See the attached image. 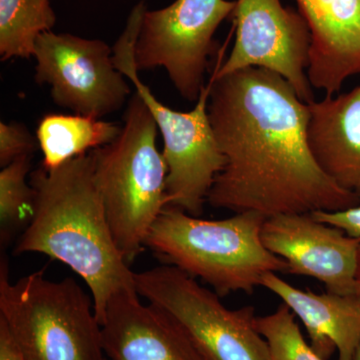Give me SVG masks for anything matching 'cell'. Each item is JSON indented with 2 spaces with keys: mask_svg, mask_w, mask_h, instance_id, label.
I'll list each match as a JSON object with an SVG mask.
<instances>
[{
  "mask_svg": "<svg viewBox=\"0 0 360 360\" xmlns=\"http://www.w3.org/2000/svg\"><path fill=\"white\" fill-rule=\"evenodd\" d=\"M208 115L225 158L207 201L265 217L360 205L322 172L307 141L309 103L283 77L250 68L210 79Z\"/></svg>",
  "mask_w": 360,
  "mask_h": 360,
  "instance_id": "1",
  "label": "cell"
},
{
  "mask_svg": "<svg viewBox=\"0 0 360 360\" xmlns=\"http://www.w3.org/2000/svg\"><path fill=\"white\" fill-rule=\"evenodd\" d=\"M30 182L34 213L14 253H41L70 266L89 286L101 323L111 296L136 288L106 219L91 151L53 169L41 165Z\"/></svg>",
  "mask_w": 360,
  "mask_h": 360,
  "instance_id": "2",
  "label": "cell"
},
{
  "mask_svg": "<svg viewBox=\"0 0 360 360\" xmlns=\"http://www.w3.org/2000/svg\"><path fill=\"white\" fill-rule=\"evenodd\" d=\"M265 219L255 212L202 219L167 206L149 232L146 246L168 264L200 277L220 297L236 291L252 293L265 274H288L285 260L262 243Z\"/></svg>",
  "mask_w": 360,
  "mask_h": 360,
  "instance_id": "3",
  "label": "cell"
},
{
  "mask_svg": "<svg viewBox=\"0 0 360 360\" xmlns=\"http://www.w3.org/2000/svg\"><path fill=\"white\" fill-rule=\"evenodd\" d=\"M158 125L135 92L115 141L91 151L94 176L118 250L130 265L146 248L167 206V161L156 146Z\"/></svg>",
  "mask_w": 360,
  "mask_h": 360,
  "instance_id": "4",
  "label": "cell"
},
{
  "mask_svg": "<svg viewBox=\"0 0 360 360\" xmlns=\"http://www.w3.org/2000/svg\"><path fill=\"white\" fill-rule=\"evenodd\" d=\"M0 321L27 360H108L94 300L71 277L37 271L11 283L2 262Z\"/></svg>",
  "mask_w": 360,
  "mask_h": 360,
  "instance_id": "5",
  "label": "cell"
},
{
  "mask_svg": "<svg viewBox=\"0 0 360 360\" xmlns=\"http://www.w3.org/2000/svg\"><path fill=\"white\" fill-rule=\"evenodd\" d=\"M148 6L141 1L130 11L124 30L113 46L115 68L134 85L162 135L167 161V205L198 217L225 158L215 139L210 115V82L201 90L193 110L181 112L160 103L141 82L135 63V44Z\"/></svg>",
  "mask_w": 360,
  "mask_h": 360,
  "instance_id": "6",
  "label": "cell"
},
{
  "mask_svg": "<svg viewBox=\"0 0 360 360\" xmlns=\"http://www.w3.org/2000/svg\"><path fill=\"white\" fill-rule=\"evenodd\" d=\"M139 295L167 314L203 360H271L255 309H229L220 296L174 265L135 274Z\"/></svg>",
  "mask_w": 360,
  "mask_h": 360,
  "instance_id": "7",
  "label": "cell"
},
{
  "mask_svg": "<svg viewBox=\"0 0 360 360\" xmlns=\"http://www.w3.org/2000/svg\"><path fill=\"white\" fill-rule=\"evenodd\" d=\"M236 6L231 0H175L146 9L135 44L137 70L165 68L180 96L198 101L210 59L220 51L215 32Z\"/></svg>",
  "mask_w": 360,
  "mask_h": 360,
  "instance_id": "8",
  "label": "cell"
},
{
  "mask_svg": "<svg viewBox=\"0 0 360 360\" xmlns=\"http://www.w3.org/2000/svg\"><path fill=\"white\" fill-rule=\"evenodd\" d=\"M35 82L51 86L53 103L75 115L103 118L129 103L131 89L101 39L45 32L35 42Z\"/></svg>",
  "mask_w": 360,
  "mask_h": 360,
  "instance_id": "9",
  "label": "cell"
},
{
  "mask_svg": "<svg viewBox=\"0 0 360 360\" xmlns=\"http://www.w3.org/2000/svg\"><path fill=\"white\" fill-rule=\"evenodd\" d=\"M236 2V42L224 63V49L219 52L212 77L250 68H264L288 80L303 103L314 101L307 77L311 33L300 11L283 6L281 0Z\"/></svg>",
  "mask_w": 360,
  "mask_h": 360,
  "instance_id": "10",
  "label": "cell"
},
{
  "mask_svg": "<svg viewBox=\"0 0 360 360\" xmlns=\"http://www.w3.org/2000/svg\"><path fill=\"white\" fill-rule=\"evenodd\" d=\"M262 240L285 260L288 274L314 277L328 292L354 295L360 239L319 221L311 213H290L266 217Z\"/></svg>",
  "mask_w": 360,
  "mask_h": 360,
  "instance_id": "11",
  "label": "cell"
},
{
  "mask_svg": "<svg viewBox=\"0 0 360 360\" xmlns=\"http://www.w3.org/2000/svg\"><path fill=\"white\" fill-rule=\"evenodd\" d=\"M124 288L106 303L101 319L104 354L110 360H203L186 333L155 305Z\"/></svg>",
  "mask_w": 360,
  "mask_h": 360,
  "instance_id": "12",
  "label": "cell"
},
{
  "mask_svg": "<svg viewBox=\"0 0 360 360\" xmlns=\"http://www.w3.org/2000/svg\"><path fill=\"white\" fill-rule=\"evenodd\" d=\"M311 33L307 77L335 96L360 75V0H296Z\"/></svg>",
  "mask_w": 360,
  "mask_h": 360,
  "instance_id": "13",
  "label": "cell"
},
{
  "mask_svg": "<svg viewBox=\"0 0 360 360\" xmlns=\"http://www.w3.org/2000/svg\"><path fill=\"white\" fill-rule=\"evenodd\" d=\"M264 286L278 296L302 321L310 347L328 360L338 352V360H352L360 342V302L355 295L315 293L302 290L269 272L262 276Z\"/></svg>",
  "mask_w": 360,
  "mask_h": 360,
  "instance_id": "14",
  "label": "cell"
},
{
  "mask_svg": "<svg viewBox=\"0 0 360 360\" xmlns=\"http://www.w3.org/2000/svg\"><path fill=\"white\" fill-rule=\"evenodd\" d=\"M309 105L307 141L315 161L338 186L360 193V84Z\"/></svg>",
  "mask_w": 360,
  "mask_h": 360,
  "instance_id": "15",
  "label": "cell"
},
{
  "mask_svg": "<svg viewBox=\"0 0 360 360\" xmlns=\"http://www.w3.org/2000/svg\"><path fill=\"white\" fill-rule=\"evenodd\" d=\"M122 125L101 118L79 115L49 113L39 120L37 144L44 155L42 167L46 169L60 167L87 151L103 148L115 141Z\"/></svg>",
  "mask_w": 360,
  "mask_h": 360,
  "instance_id": "16",
  "label": "cell"
},
{
  "mask_svg": "<svg viewBox=\"0 0 360 360\" xmlns=\"http://www.w3.org/2000/svg\"><path fill=\"white\" fill-rule=\"evenodd\" d=\"M56 22L51 0H0L1 61L32 58L37 39Z\"/></svg>",
  "mask_w": 360,
  "mask_h": 360,
  "instance_id": "17",
  "label": "cell"
},
{
  "mask_svg": "<svg viewBox=\"0 0 360 360\" xmlns=\"http://www.w3.org/2000/svg\"><path fill=\"white\" fill-rule=\"evenodd\" d=\"M32 155L21 156L0 172V241L7 245L30 225L34 213L35 191L28 184Z\"/></svg>",
  "mask_w": 360,
  "mask_h": 360,
  "instance_id": "18",
  "label": "cell"
},
{
  "mask_svg": "<svg viewBox=\"0 0 360 360\" xmlns=\"http://www.w3.org/2000/svg\"><path fill=\"white\" fill-rule=\"evenodd\" d=\"M255 328L269 345L271 360H326L307 342L295 315L285 303L265 316H257Z\"/></svg>",
  "mask_w": 360,
  "mask_h": 360,
  "instance_id": "19",
  "label": "cell"
},
{
  "mask_svg": "<svg viewBox=\"0 0 360 360\" xmlns=\"http://www.w3.org/2000/svg\"><path fill=\"white\" fill-rule=\"evenodd\" d=\"M37 141L22 123L0 122V167H6L21 156L32 155Z\"/></svg>",
  "mask_w": 360,
  "mask_h": 360,
  "instance_id": "20",
  "label": "cell"
},
{
  "mask_svg": "<svg viewBox=\"0 0 360 360\" xmlns=\"http://www.w3.org/2000/svg\"><path fill=\"white\" fill-rule=\"evenodd\" d=\"M319 221L338 227L352 238L360 239V205L338 212H311Z\"/></svg>",
  "mask_w": 360,
  "mask_h": 360,
  "instance_id": "21",
  "label": "cell"
},
{
  "mask_svg": "<svg viewBox=\"0 0 360 360\" xmlns=\"http://www.w3.org/2000/svg\"><path fill=\"white\" fill-rule=\"evenodd\" d=\"M0 360H27L2 321H0Z\"/></svg>",
  "mask_w": 360,
  "mask_h": 360,
  "instance_id": "22",
  "label": "cell"
},
{
  "mask_svg": "<svg viewBox=\"0 0 360 360\" xmlns=\"http://www.w3.org/2000/svg\"><path fill=\"white\" fill-rule=\"evenodd\" d=\"M354 295L360 302V245L359 250V257H357L356 276H355Z\"/></svg>",
  "mask_w": 360,
  "mask_h": 360,
  "instance_id": "23",
  "label": "cell"
},
{
  "mask_svg": "<svg viewBox=\"0 0 360 360\" xmlns=\"http://www.w3.org/2000/svg\"><path fill=\"white\" fill-rule=\"evenodd\" d=\"M352 360H360V342L359 345H357L356 349H355Z\"/></svg>",
  "mask_w": 360,
  "mask_h": 360,
  "instance_id": "24",
  "label": "cell"
}]
</instances>
